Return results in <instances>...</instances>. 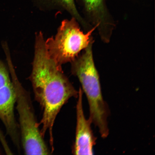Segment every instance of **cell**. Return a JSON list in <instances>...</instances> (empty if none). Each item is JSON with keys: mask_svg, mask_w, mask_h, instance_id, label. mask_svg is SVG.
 <instances>
[{"mask_svg": "<svg viewBox=\"0 0 155 155\" xmlns=\"http://www.w3.org/2000/svg\"><path fill=\"white\" fill-rule=\"evenodd\" d=\"M44 35L36 34L34 55L30 79L35 98L42 111L40 123L41 133L44 138L49 135L51 150L54 149L53 127L63 106L72 98H77V91L58 66L48 55Z\"/></svg>", "mask_w": 155, "mask_h": 155, "instance_id": "6da1fadb", "label": "cell"}, {"mask_svg": "<svg viewBox=\"0 0 155 155\" xmlns=\"http://www.w3.org/2000/svg\"><path fill=\"white\" fill-rule=\"evenodd\" d=\"M94 41L71 62V72L80 82L88 100L89 119L98 129L101 136L105 139L109 134L108 118L109 107L103 96L99 74L95 64L93 45Z\"/></svg>", "mask_w": 155, "mask_h": 155, "instance_id": "7a4b0ae2", "label": "cell"}, {"mask_svg": "<svg viewBox=\"0 0 155 155\" xmlns=\"http://www.w3.org/2000/svg\"><path fill=\"white\" fill-rule=\"evenodd\" d=\"M9 71L16 95L21 146L26 155H48L50 152L41 133L30 94L21 84L12 63Z\"/></svg>", "mask_w": 155, "mask_h": 155, "instance_id": "3957f363", "label": "cell"}, {"mask_svg": "<svg viewBox=\"0 0 155 155\" xmlns=\"http://www.w3.org/2000/svg\"><path fill=\"white\" fill-rule=\"evenodd\" d=\"M96 30V27H94L84 32L74 18L63 20L55 37L45 41L48 55L60 67L71 63L94 40L92 35Z\"/></svg>", "mask_w": 155, "mask_h": 155, "instance_id": "277c9868", "label": "cell"}, {"mask_svg": "<svg viewBox=\"0 0 155 155\" xmlns=\"http://www.w3.org/2000/svg\"><path fill=\"white\" fill-rule=\"evenodd\" d=\"M85 17L91 26L96 27L99 36L104 43H109L116 22L107 7L105 0H81Z\"/></svg>", "mask_w": 155, "mask_h": 155, "instance_id": "5b68a950", "label": "cell"}, {"mask_svg": "<svg viewBox=\"0 0 155 155\" xmlns=\"http://www.w3.org/2000/svg\"><path fill=\"white\" fill-rule=\"evenodd\" d=\"M76 104V127L75 139L72 148L74 154L92 155L97 138L91 127L90 119L85 117L83 105V92L81 87L78 90Z\"/></svg>", "mask_w": 155, "mask_h": 155, "instance_id": "8992f818", "label": "cell"}, {"mask_svg": "<svg viewBox=\"0 0 155 155\" xmlns=\"http://www.w3.org/2000/svg\"><path fill=\"white\" fill-rule=\"evenodd\" d=\"M40 5L47 6L58 8L64 10L69 13L82 26L85 32H88L93 27L89 25L78 11L74 0H35Z\"/></svg>", "mask_w": 155, "mask_h": 155, "instance_id": "52a82bcc", "label": "cell"}, {"mask_svg": "<svg viewBox=\"0 0 155 155\" xmlns=\"http://www.w3.org/2000/svg\"><path fill=\"white\" fill-rule=\"evenodd\" d=\"M3 135L1 130H0V140L1 141L2 145L5 151V152L7 154H12V152L11 149H10L9 146L5 140V137Z\"/></svg>", "mask_w": 155, "mask_h": 155, "instance_id": "ba28073f", "label": "cell"}, {"mask_svg": "<svg viewBox=\"0 0 155 155\" xmlns=\"http://www.w3.org/2000/svg\"><path fill=\"white\" fill-rule=\"evenodd\" d=\"M0 154H1V151H0Z\"/></svg>", "mask_w": 155, "mask_h": 155, "instance_id": "9c48e42d", "label": "cell"}]
</instances>
